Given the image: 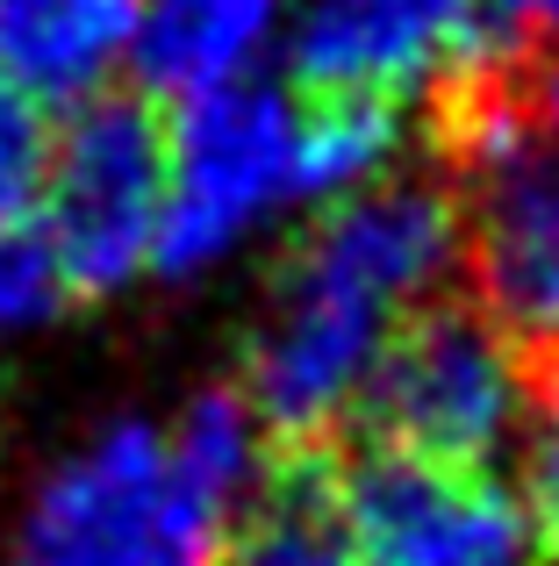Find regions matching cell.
I'll return each instance as SVG.
<instances>
[{
  "mask_svg": "<svg viewBox=\"0 0 559 566\" xmlns=\"http://www.w3.org/2000/svg\"><path fill=\"white\" fill-rule=\"evenodd\" d=\"M323 467L330 459H287V488L244 516L215 566H359L323 495Z\"/></svg>",
  "mask_w": 559,
  "mask_h": 566,
  "instance_id": "cell-11",
  "label": "cell"
},
{
  "mask_svg": "<svg viewBox=\"0 0 559 566\" xmlns=\"http://www.w3.org/2000/svg\"><path fill=\"white\" fill-rule=\"evenodd\" d=\"M36 230L65 287L123 294L151 273L166 222V123L144 101H86L51 137L36 180Z\"/></svg>",
  "mask_w": 559,
  "mask_h": 566,
  "instance_id": "cell-4",
  "label": "cell"
},
{
  "mask_svg": "<svg viewBox=\"0 0 559 566\" xmlns=\"http://www.w3.org/2000/svg\"><path fill=\"white\" fill-rule=\"evenodd\" d=\"M302 101L266 80L187 101L166 129V222H158V280H209L230 265L294 193Z\"/></svg>",
  "mask_w": 559,
  "mask_h": 566,
  "instance_id": "cell-3",
  "label": "cell"
},
{
  "mask_svg": "<svg viewBox=\"0 0 559 566\" xmlns=\"http://www.w3.org/2000/svg\"><path fill=\"white\" fill-rule=\"evenodd\" d=\"M402 115L394 101H351V94H308L302 137H294V193L302 201H351L380 180L394 158Z\"/></svg>",
  "mask_w": 559,
  "mask_h": 566,
  "instance_id": "cell-10",
  "label": "cell"
},
{
  "mask_svg": "<svg viewBox=\"0 0 559 566\" xmlns=\"http://www.w3.org/2000/svg\"><path fill=\"white\" fill-rule=\"evenodd\" d=\"M495 43V0H308L287 22L308 94L402 101Z\"/></svg>",
  "mask_w": 559,
  "mask_h": 566,
  "instance_id": "cell-7",
  "label": "cell"
},
{
  "mask_svg": "<svg viewBox=\"0 0 559 566\" xmlns=\"http://www.w3.org/2000/svg\"><path fill=\"white\" fill-rule=\"evenodd\" d=\"M287 0H144L137 80L158 101H209L223 86L259 80L273 43L287 36Z\"/></svg>",
  "mask_w": 559,
  "mask_h": 566,
  "instance_id": "cell-9",
  "label": "cell"
},
{
  "mask_svg": "<svg viewBox=\"0 0 559 566\" xmlns=\"http://www.w3.org/2000/svg\"><path fill=\"white\" fill-rule=\"evenodd\" d=\"M538 524H546V538L559 545V459L538 467Z\"/></svg>",
  "mask_w": 559,
  "mask_h": 566,
  "instance_id": "cell-15",
  "label": "cell"
},
{
  "mask_svg": "<svg viewBox=\"0 0 559 566\" xmlns=\"http://www.w3.org/2000/svg\"><path fill=\"white\" fill-rule=\"evenodd\" d=\"M517 352L481 308L423 302L394 323L359 395V423L380 452L437 459V467H488L517 423Z\"/></svg>",
  "mask_w": 559,
  "mask_h": 566,
  "instance_id": "cell-5",
  "label": "cell"
},
{
  "mask_svg": "<svg viewBox=\"0 0 559 566\" xmlns=\"http://www.w3.org/2000/svg\"><path fill=\"white\" fill-rule=\"evenodd\" d=\"M144 0H0V86L29 108H86L137 65Z\"/></svg>",
  "mask_w": 559,
  "mask_h": 566,
  "instance_id": "cell-8",
  "label": "cell"
},
{
  "mask_svg": "<svg viewBox=\"0 0 559 566\" xmlns=\"http://www.w3.org/2000/svg\"><path fill=\"white\" fill-rule=\"evenodd\" d=\"M323 495L359 566H538V510L488 467L359 452L323 467Z\"/></svg>",
  "mask_w": 559,
  "mask_h": 566,
  "instance_id": "cell-6",
  "label": "cell"
},
{
  "mask_svg": "<svg viewBox=\"0 0 559 566\" xmlns=\"http://www.w3.org/2000/svg\"><path fill=\"white\" fill-rule=\"evenodd\" d=\"M65 273H57L51 244H43L36 216H0V345L36 337L65 302Z\"/></svg>",
  "mask_w": 559,
  "mask_h": 566,
  "instance_id": "cell-12",
  "label": "cell"
},
{
  "mask_svg": "<svg viewBox=\"0 0 559 566\" xmlns=\"http://www.w3.org/2000/svg\"><path fill=\"white\" fill-rule=\"evenodd\" d=\"M43 158H51L43 108H29L14 86H0V216H29L36 180H43Z\"/></svg>",
  "mask_w": 559,
  "mask_h": 566,
  "instance_id": "cell-13",
  "label": "cell"
},
{
  "mask_svg": "<svg viewBox=\"0 0 559 566\" xmlns=\"http://www.w3.org/2000/svg\"><path fill=\"white\" fill-rule=\"evenodd\" d=\"M244 502L158 416H108L36 473L0 566H215Z\"/></svg>",
  "mask_w": 559,
  "mask_h": 566,
  "instance_id": "cell-2",
  "label": "cell"
},
{
  "mask_svg": "<svg viewBox=\"0 0 559 566\" xmlns=\"http://www.w3.org/2000/svg\"><path fill=\"white\" fill-rule=\"evenodd\" d=\"M495 8L517 22V36H546V43H559V0H495Z\"/></svg>",
  "mask_w": 559,
  "mask_h": 566,
  "instance_id": "cell-14",
  "label": "cell"
},
{
  "mask_svg": "<svg viewBox=\"0 0 559 566\" xmlns=\"http://www.w3.org/2000/svg\"><path fill=\"white\" fill-rule=\"evenodd\" d=\"M460 273V201L445 187H366L330 201L280 265L266 316L244 345V401L273 452L316 459L345 416H359L366 374L394 323L416 316Z\"/></svg>",
  "mask_w": 559,
  "mask_h": 566,
  "instance_id": "cell-1",
  "label": "cell"
}]
</instances>
